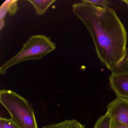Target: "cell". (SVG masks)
Returning a JSON list of instances; mask_svg holds the SVG:
<instances>
[{
    "label": "cell",
    "instance_id": "8",
    "mask_svg": "<svg viewBox=\"0 0 128 128\" xmlns=\"http://www.w3.org/2000/svg\"><path fill=\"white\" fill-rule=\"evenodd\" d=\"M112 120L110 114L106 112L96 120L93 128H110Z\"/></svg>",
    "mask_w": 128,
    "mask_h": 128
},
{
    "label": "cell",
    "instance_id": "9",
    "mask_svg": "<svg viewBox=\"0 0 128 128\" xmlns=\"http://www.w3.org/2000/svg\"><path fill=\"white\" fill-rule=\"evenodd\" d=\"M17 0H6L3 3L0 7L4 9L7 12H8L10 15H14L18 10Z\"/></svg>",
    "mask_w": 128,
    "mask_h": 128
},
{
    "label": "cell",
    "instance_id": "5",
    "mask_svg": "<svg viewBox=\"0 0 128 128\" xmlns=\"http://www.w3.org/2000/svg\"><path fill=\"white\" fill-rule=\"evenodd\" d=\"M109 81L116 97L128 98V70L119 74H111Z\"/></svg>",
    "mask_w": 128,
    "mask_h": 128
},
{
    "label": "cell",
    "instance_id": "4",
    "mask_svg": "<svg viewBox=\"0 0 128 128\" xmlns=\"http://www.w3.org/2000/svg\"><path fill=\"white\" fill-rule=\"evenodd\" d=\"M107 108L113 120L128 126V98L116 97L108 105Z\"/></svg>",
    "mask_w": 128,
    "mask_h": 128
},
{
    "label": "cell",
    "instance_id": "7",
    "mask_svg": "<svg viewBox=\"0 0 128 128\" xmlns=\"http://www.w3.org/2000/svg\"><path fill=\"white\" fill-rule=\"evenodd\" d=\"M34 6L37 15H42L56 0H28Z\"/></svg>",
    "mask_w": 128,
    "mask_h": 128
},
{
    "label": "cell",
    "instance_id": "3",
    "mask_svg": "<svg viewBox=\"0 0 128 128\" xmlns=\"http://www.w3.org/2000/svg\"><path fill=\"white\" fill-rule=\"evenodd\" d=\"M56 44L50 37L42 35L30 36L23 45L21 50L16 55L2 65L0 73L6 74L10 67L28 60H41L56 48Z\"/></svg>",
    "mask_w": 128,
    "mask_h": 128
},
{
    "label": "cell",
    "instance_id": "10",
    "mask_svg": "<svg viewBox=\"0 0 128 128\" xmlns=\"http://www.w3.org/2000/svg\"><path fill=\"white\" fill-rule=\"evenodd\" d=\"M128 70V48L126 49V56L120 64L113 71L112 74H117L122 73Z\"/></svg>",
    "mask_w": 128,
    "mask_h": 128
},
{
    "label": "cell",
    "instance_id": "14",
    "mask_svg": "<svg viewBox=\"0 0 128 128\" xmlns=\"http://www.w3.org/2000/svg\"><path fill=\"white\" fill-rule=\"evenodd\" d=\"M122 1L123 2H124L126 3V4L127 5L128 8V0H122Z\"/></svg>",
    "mask_w": 128,
    "mask_h": 128
},
{
    "label": "cell",
    "instance_id": "12",
    "mask_svg": "<svg viewBox=\"0 0 128 128\" xmlns=\"http://www.w3.org/2000/svg\"><path fill=\"white\" fill-rule=\"evenodd\" d=\"M82 2L87 3L96 6H100V7L103 8H108V6L111 4L110 2L108 0H83Z\"/></svg>",
    "mask_w": 128,
    "mask_h": 128
},
{
    "label": "cell",
    "instance_id": "11",
    "mask_svg": "<svg viewBox=\"0 0 128 128\" xmlns=\"http://www.w3.org/2000/svg\"><path fill=\"white\" fill-rule=\"evenodd\" d=\"M0 128H20L12 119L6 118H0Z\"/></svg>",
    "mask_w": 128,
    "mask_h": 128
},
{
    "label": "cell",
    "instance_id": "2",
    "mask_svg": "<svg viewBox=\"0 0 128 128\" xmlns=\"http://www.w3.org/2000/svg\"><path fill=\"white\" fill-rule=\"evenodd\" d=\"M0 102L20 128H38L32 106L25 98L13 90H1Z\"/></svg>",
    "mask_w": 128,
    "mask_h": 128
},
{
    "label": "cell",
    "instance_id": "6",
    "mask_svg": "<svg viewBox=\"0 0 128 128\" xmlns=\"http://www.w3.org/2000/svg\"><path fill=\"white\" fill-rule=\"evenodd\" d=\"M40 128H85V127L78 120L72 119L46 125Z\"/></svg>",
    "mask_w": 128,
    "mask_h": 128
},
{
    "label": "cell",
    "instance_id": "13",
    "mask_svg": "<svg viewBox=\"0 0 128 128\" xmlns=\"http://www.w3.org/2000/svg\"><path fill=\"white\" fill-rule=\"evenodd\" d=\"M110 128H128V126L120 122L112 120Z\"/></svg>",
    "mask_w": 128,
    "mask_h": 128
},
{
    "label": "cell",
    "instance_id": "1",
    "mask_svg": "<svg viewBox=\"0 0 128 128\" xmlns=\"http://www.w3.org/2000/svg\"><path fill=\"white\" fill-rule=\"evenodd\" d=\"M72 11L90 32L98 58L113 71L126 53L127 34L114 10L82 2L73 4Z\"/></svg>",
    "mask_w": 128,
    "mask_h": 128
}]
</instances>
